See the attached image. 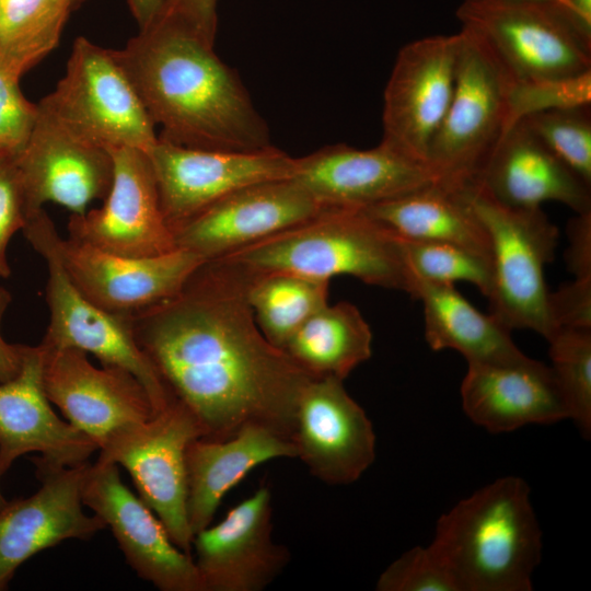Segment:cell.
Here are the masks:
<instances>
[{
    "label": "cell",
    "instance_id": "1",
    "mask_svg": "<svg viewBox=\"0 0 591 591\" xmlns=\"http://www.w3.org/2000/svg\"><path fill=\"white\" fill-rule=\"evenodd\" d=\"M252 276L225 258L205 260L174 296L130 315L132 333L201 438L224 440L257 425L292 441L299 398L314 376L260 332L247 301Z\"/></svg>",
    "mask_w": 591,
    "mask_h": 591
},
{
    "label": "cell",
    "instance_id": "2",
    "mask_svg": "<svg viewBox=\"0 0 591 591\" xmlns=\"http://www.w3.org/2000/svg\"><path fill=\"white\" fill-rule=\"evenodd\" d=\"M160 138L202 149L271 147L269 129L236 72L181 20L163 14L114 50Z\"/></svg>",
    "mask_w": 591,
    "mask_h": 591
},
{
    "label": "cell",
    "instance_id": "3",
    "mask_svg": "<svg viewBox=\"0 0 591 591\" xmlns=\"http://www.w3.org/2000/svg\"><path fill=\"white\" fill-rule=\"evenodd\" d=\"M542 546L529 485L505 476L442 514L429 548L457 591H530Z\"/></svg>",
    "mask_w": 591,
    "mask_h": 591
},
{
    "label": "cell",
    "instance_id": "4",
    "mask_svg": "<svg viewBox=\"0 0 591 591\" xmlns=\"http://www.w3.org/2000/svg\"><path fill=\"white\" fill-rule=\"evenodd\" d=\"M255 274L289 273L321 281L351 276L409 292L402 241L359 209L329 208L227 256Z\"/></svg>",
    "mask_w": 591,
    "mask_h": 591
},
{
    "label": "cell",
    "instance_id": "5",
    "mask_svg": "<svg viewBox=\"0 0 591 591\" xmlns=\"http://www.w3.org/2000/svg\"><path fill=\"white\" fill-rule=\"evenodd\" d=\"M489 241V313L503 326L531 329L546 340L557 331L544 276L553 262L558 230L542 208L505 206L475 184L460 188Z\"/></svg>",
    "mask_w": 591,
    "mask_h": 591
},
{
    "label": "cell",
    "instance_id": "6",
    "mask_svg": "<svg viewBox=\"0 0 591 591\" xmlns=\"http://www.w3.org/2000/svg\"><path fill=\"white\" fill-rule=\"evenodd\" d=\"M37 107L73 136L107 151L148 152L159 138L114 49L83 36L73 42L63 77Z\"/></svg>",
    "mask_w": 591,
    "mask_h": 591
},
{
    "label": "cell",
    "instance_id": "7",
    "mask_svg": "<svg viewBox=\"0 0 591 591\" xmlns=\"http://www.w3.org/2000/svg\"><path fill=\"white\" fill-rule=\"evenodd\" d=\"M22 232L47 266L49 323L40 344L46 348H76L92 354L102 366L130 372L147 390L155 414L164 409L172 399L135 339L130 315L104 311L78 291L58 253L60 235L44 209Z\"/></svg>",
    "mask_w": 591,
    "mask_h": 591
},
{
    "label": "cell",
    "instance_id": "8",
    "mask_svg": "<svg viewBox=\"0 0 591 591\" xmlns=\"http://www.w3.org/2000/svg\"><path fill=\"white\" fill-rule=\"evenodd\" d=\"M453 95L426 163L438 183L460 189L474 183L509 128L511 80L491 54L461 28Z\"/></svg>",
    "mask_w": 591,
    "mask_h": 591
},
{
    "label": "cell",
    "instance_id": "9",
    "mask_svg": "<svg viewBox=\"0 0 591 591\" xmlns=\"http://www.w3.org/2000/svg\"><path fill=\"white\" fill-rule=\"evenodd\" d=\"M462 30L491 54L512 83L563 79L591 71L588 49L552 3L463 0Z\"/></svg>",
    "mask_w": 591,
    "mask_h": 591
},
{
    "label": "cell",
    "instance_id": "10",
    "mask_svg": "<svg viewBox=\"0 0 591 591\" xmlns=\"http://www.w3.org/2000/svg\"><path fill=\"white\" fill-rule=\"evenodd\" d=\"M196 438H201L196 420L172 399L149 420L109 438L97 457L130 474L140 499L160 519L174 544L189 554L194 535L187 518L185 452Z\"/></svg>",
    "mask_w": 591,
    "mask_h": 591
},
{
    "label": "cell",
    "instance_id": "11",
    "mask_svg": "<svg viewBox=\"0 0 591 591\" xmlns=\"http://www.w3.org/2000/svg\"><path fill=\"white\" fill-rule=\"evenodd\" d=\"M164 218L173 233L243 187L291 178L296 158L269 147L256 151L193 148L158 138L147 152Z\"/></svg>",
    "mask_w": 591,
    "mask_h": 591
},
{
    "label": "cell",
    "instance_id": "12",
    "mask_svg": "<svg viewBox=\"0 0 591 591\" xmlns=\"http://www.w3.org/2000/svg\"><path fill=\"white\" fill-rule=\"evenodd\" d=\"M81 499L109 528L139 578L161 591H205L193 556L174 544L155 513L124 484L116 464L88 463Z\"/></svg>",
    "mask_w": 591,
    "mask_h": 591
},
{
    "label": "cell",
    "instance_id": "13",
    "mask_svg": "<svg viewBox=\"0 0 591 591\" xmlns=\"http://www.w3.org/2000/svg\"><path fill=\"white\" fill-rule=\"evenodd\" d=\"M460 47L459 32L399 49L383 94V141L426 163L453 95Z\"/></svg>",
    "mask_w": 591,
    "mask_h": 591
},
{
    "label": "cell",
    "instance_id": "14",
    "mask_svg": "<svg viewBox=\"0 0 591 591\" xmlns=\"http://www.w3.org/2000/svg\"><path fill=\"white\" fill-rule=\"evenodd\" d=\"M109 152L114 162L109 192L100 208L71 213L68 237L127 257L175 251V236L164 218L147 152L135 148Z\"/></svg>",
    "mask_w": 591,
    "mask_h": 591
},
{
    "label": "cell",
    "instance_id": "15",
    "mask_svg": "<svg viewBox=\"0 0 591 591\" xmlns=\"http://www.w3.org/2000/svg\"><path fill=\"white\" fill-rule=\"evenodd\" d=\"M43 348L48 399L97 449L117 432L155 415L147 390L130 372L112 366L97 368L86 352L76 348Z\"/></svg>",
    "mask_w": 591,
    "mask_h": 591
},
{
    "label": "cell",
    "instance_id": "16",
    "mask_svg": "<svg viewBox=\"0 0 591 591\" xmlns=\"http://www.w3.org/2000/svg\"><path fill=\"white\" fill-rule=\"evenodd\" d=\"M291 179L324 209L359 210L437 182L425 162L383 140L367 150L338 143L296 158Z\"/></svg>",
    "mask_w": 591,
    "mask_h": 591
},
{
    "label": "cell",
    "instance_id": "17",
    "mask_svg": "<svg viewBox=\"0 0 591 591\" xmlns=\"http://www.w3.org/2000/svg\"><path fill=\"white\" fill-rule=\"evenodd\" d=\"M344 381L314 378L298 402L292 441L297 457L320 482L349 485L375 460L376 437L364 409Z\"/></svg>",
    "mask_w": 591,
    "mask_h": 591
},
{
    "label": "cell",
    "instance_id": "18",
    "mask_svg": "<svg viewBox=\"0 0 591 591\" xmlns=\"http://www.w3.org/2000/svg\"><path fill=\"white\" fill-rule=\"evenodd\" d=\"M57 247L78 291L119 315H135L174 296L206 260L184 248L152 257L120 256L61 236Z\"/></svg>",
    "mask_w": 591,
    "mask_h": 591
},
{
    "label": "cell",
    "instance_id": "19",
    "mask_svg": "<svg viewBox=\"0 0 591 591\" xmlns=\"http://www.w3.org/2000/svg\"><path fill=\"white\" fill-rule=\"evenodd\" d=\"M192 547L205 591H262L290 561L289 549L273 537L268 487L258 488L218 524L197 532Z\"/></svg>",
    "mask_w": 591,
    "mask_h": 591
},
{
    "label": "cell",
    "instance_id": "20",
    "mask_svg": "<svg viewBox=\"0 0 591 591\" xmlns=\"http://www.w3.org/2000/svg\"><path fill=\"white\" fill-rule=\"evenodd\" d=\"M325 210L291 178L243 187L175 232L177 248L204 259L227 256L300 224Z\"/></svg>",
    "mask_w": 591,
    "mask_h": 591
},
{
    "label": "cell",
    "instance_id": "21",
    "mask_svg": "<svg viewBox=\"0 0 591 591\" xmlns=\"http://www.w3.org/2000/svg\"><path fill=\"white\" fill-rule=\"evenodd\" d=\"M86 464L57 467L34 462L39 488L0 508V591L35 554L66 540H90L105 528L97 515L83 511Z\"/></svg>",
    "mask_w": 591,
    "mask_h": 591
},
{
    "label": "cell",
    "instance_id": "22",
    "mask_svg": "<svg viewBox=\"0 0 591 591\" xmlns=\"http://www.w3.org/2000/svg\"><path fill=\"white\" fill-rule=\"evenodd\" d=\"M15 157L31 218L47 202L84 213L93 201H103L112 186L111 152L73 136L39 109Z\"/></svg>",
    "mask_w": 591,
    "mask_h": 591
},
{
    "label": "cell",
    "instance_id": "23",
    "mask_svg": "<svg viewBox=\"0 0 591 591\" xmlns=\"http://www.w3.org/2000/svg\"><path fill=\"white\" fill-rule=\"evenodd\" d=\"M45 350L22 345L19 373L0 382V477L30 452L33 462L71 467L88 463L97 445L50 406L43 381Z\"/></svg>",
    "mask_w": 591,
    "mask_h": 591
},
{
    "label": "cell",
    "instance_id": "24",
    "mask_svg": "<svg viewBox=\"0 0 591 591\" xmlns=\"http://www.w3.org/2000/svg\"><path fill=\"white\" fill-rule=\"evenodd\" d=\"M463 410L489 432L569 419L551 367L528 357L517 362H471L461 384Z\"/></svg>",
    "mask_w": 591,
    "mask_h": 591
},
{
    "label": "cell",
    "instance_id": "25",
    "mask_svg": "<svg viewBox=\"0 0 591 591\" xmlns=\"http://www.w3.org/2000/svg\"><path fill=\"white\" fill-rule=\"evenodd\" d=\"M512 208L557 201L576 213L591 212V186L563 163L522 121L503 134L474 183Z\"/></svg>",
    "mask_w": 591,
    "mask_h": 591
},
{
    "label": "cell",
    "instance_id": "26",
    "mask_svg": "<svg viewBox=\"0 0 591 591\" xmlns=\"http://www.w3.org/2000/svg\"><path fill=\"white\" fill-rule=\"evenodd\" d=\"M294 459V443L257 425L224 440L196 438L185 452L187 518L193 535L209 526L224 495L256 466Z\"/></svg>",
    "mask_w": 591,
    "mask_h": 591
},
{
    "label": "cell",
    "instance_id": "27",
    "mask_svg": "<svg viewBox=\"0 0 591 591\" xmlns=\"http://www.w3.org/2000/svg\"><path fill=\"white\" fill-rule=\"evenodd\" d=\"M422 303L425 338L434 351L453 349L471 362H517L528 358L510 329L493 314L478 311L454 285L410 277L409 292Z\"/></svg>",
    "mask_w": 591,
    "mask_h": 591
},
{
    "label": "cell",
    "instance_id": "28",
    "mask_svg": "<svg viewBox=\"0 0 591 591\" xmlns=\"http://www.w3.org/2000/svg\"><path fill=\"white\" fill-rule=\"evenodd\" d=\"M362 210L398 239L454 243L490 257L487 233L461 189L434 182Z\"/></svg>",
    "mask_w": 591,
    "mask_h": 591
},
{
    "label": "cell",
    "instance_id": "29",
    "mask_svg": "<svg viewBox=\"0 0 591 591\" xmlns=\"http://www.w3.org/2000/svg\"><path fill=\"white\" fill-rule=\"evenodd\" d=\"M283 350L314 378L345 380L372 354L369 324L354 304H325L290 337Z\"/></svg>",
    "mask_w": 591,
    "mask_h": 591
},
{
    "label": "cell",
    "instance_id": "30",
    "mask_svg": "<svg viewBox=\"0 0 591 591\" xmlns=\"http://www.w3.org/2000/svg\"><path fill=\"white\" fill-rule=\"evenodd\" d=\"M252 274L248 304L263 335L280 349L306 320L328 303V281L289 273Z\"/></svg>",
    "mask_w": 591,
    "mask_h": 591
},
{
    "label": "cell",
    "instance_id": "31",
    "mask_svg": "<svg viewBox=\"0 0 591 591\" xmlns=\"http://www.w3.org/2000/svg\"><path fill=\"white\" fill-rule=\"evenodd\" d=\"M77 0H0V63L22 77L59 43Z\"/></svg>",
    "mask_w": 591,
    "mask_h": 591
},
{
    "label": "cell",
    "instance_id": "32",
    "mask_svg": "<svg viewBox=\"0 0 591 591\" xmlns=\"http://www.w3.org/2000/svg\"><path fill=\"white\" fill-rule=\"evenodd\" d=\"M552 372L569 419L583 437L591 433V329L559 327L547 339Z\"/></svg>",
    "mask_w": 591,
    "mask_h": 591
},
{
    "label": "cell",
    "instance_id": "33",
    "mask_svg": "<svg viewBox=\"0 0 591 591\" xmlns=\"http://www.w3.org/2000/svg\"><path fill=\"white\" fill-rule=\"evenodd\" d=\"M401 241L409 282L410 277L439 285L465 281L488 296L491 286L488 255L454 243Z\"/></svg>",
    "mask_w": 591,
    "mask_h": 591
},
{
    "label": "cell",
    "instance_id": "34",
    "mask_svg": "<svg viewBox=\"0 0 591 591\" xmlns=\"http://www.w3.org/2000/svg\"><path fill=\"white\" fill-rule=\"evenodd\" d=\"M520 120L563 163L591 186L590 106L542 112Z\"/></svg>",
    "mask_w": 591,
    "mask_h": 591
},
{
    "label": "cell",
    "instance_id": "35",
    "mask_svg": "<svg viewBox=\"0 0 591 591\" xmlns=\"http://www.w3.org/2000/svg\"><path fill=\"white\" fill-rule=\"evenodd\" d=\"M590 102L591 71L570 78L511 83L508 91L509 128L533 114L590 106Z\"/></svg>",
    "mask_w": 591,
    "mask_h": 591
},
{
    "label": "cell",
    "instance_id": "36",
    "mask_svg": "<svg viewBox=\"0 0 591 591\" xmlns=\"http://www.w3.org/2000/svg\"><path fill=\"white\" fill-rule=\"evenodd\" d=\"M378 591H457L448 570L429 546H415L392 561L379 576Z\"/></svg>",
    "mask_w": 591,
    "mask_h": 591
},
{
    "label": "cell",
    "instance_id": "37",
    "mask_svg": "<svg viewBox=\"0 0 591 591\" xmlns=\"http://www.w3.org/2000/svg\"><path fill=\"white\" fill-rule=\"evenodd\" d=\"M20 79L0 63V154L21 151L37 119V104L24 96Z\"/></svg>",
    "mask_w": 591,
    "mask_h": 591
},
{
    "label": "cell",
    "instance_id": "38",
    "mask_svg": "<svg viewBox=\"0 0 591 591\" xmlns=\"http://www.w3.org/2000/svg\"><path fill=\"white\" fill-rule=\"evenodd\" d=\"M15 154H0V278L11 275L7 255L11 239L31 219Z\"/></svg>",
    "mask_w": 591,
    "mask_h": 591
},
{
    "label": "cell",
    "instance_id": "39",
    "mask_svg": "<svg viewBox=\"0 0 591 591\" xmlns=\"http://www.w3.org/2000/svg\"><path fill=\"white\" fill-rule=\"evenodd\" d=\"M549 312L556 328L591 329V278H575L549 292Z\"/></svg>",
    "mask_w": 591,
    "mask_h": 591
},
{
    "label": "cell",
    "instance_id": "40",
    "mask_svg": "<svg viewBox=\"0 0 591 591\" xmlns=\"http://www.w3.org/2000/svg\"><path fill=\"white\" fill-rule=\"evenodd\" d=\"M217 9L218 0H167L163 14L181 20L215 44L218 28Z\"/></svg>",
    "mask_w": 591,
    "mask_h": 591
},
{
    "label": "cell",
    "instance_id": "41",
    "mask_svg": "<svg viewBox=\"0 0 591 591\" xmlns=\"http://www.w3.org/2000/svg\"><path fill=\"white\" fill-rule=\"evenodd\" d=\"M565 259L575 278H591V212L576 213L567 225Z\"/></svg>",
    "mask_w": 591,
    "mask_h": 591
},
{
    "label": "cell",
    "instance_id": "42",
    "mask_svg": "<svg viewBox=\"0 0 591 591\" xmlns=\"http://www.w3.org/2000/svg\"><path fill=\"white\" fill-rule=\"evenodd\" d=\"M553 5L578 39L591 50V0H557Z\"/></svg>",
    "mask_w": 591,
    "mask_h": 591
},
{
    "label": "cell",
    "instance_id": "43",
    "mask_svg": "<svg viewBox=\"0 0 591 591\" xmlns=\"http://www.w3.org/2000/svg\"><path fill=\"white\" fill-rule=\"evenodd\" d=\"M11 301L10 291L0 286V382L13 379L20 371L22 360V345L8 343L1 333V324Z\"/></svg>",
    "mask_w": 591,
    "mask_h": 591
},
{
    "label": "cell",
    "instance_id": "44",
    "mask_svg": "<svg viewBox=\"0 0 591 591\" xmlns=\"http://www.w3.org/2000/svg\"><path fill=\"white\" fill-rule=\"evenodd\" d=\"M167 0H127L139 30L154 23L165 11Z\"/></svg>",
    "mask_w": 591,
    "mask_h": 591
},
{
    "label": "cell",
    "instance_id": "45",
    "mask_svg": "<svg viewBox=\"0 0 591 591\" xmlns=\"http://www.w3.org/2000/svg\"><path fill=\"white\" fill-rule=\"evenodd\" d=\"M522 1L541 2V3H552V2H556L557 0H522Z\"/></svg>",
    "mask_w": 591,
    "mask_h": 591
},
{
    "label": "cell",
    "instance_id": "46",
    "mask_svg": "<svg viewBox=\"0 0 591 591\" xmlns=\"http://www.w3.org/2000/svg\"><path fill=\"white\" fill-rule=\"evenodd\" d=\"M7 503V500L5 498L3 497L2 493H1V489H0V508Z\"/></svg>",
    "mask_w": 591,
    "mask_h": 591
},
{
    "label": "cell",
    "instance_id": "47",
    "mask_svg": "<svg viewBox=\"0 0 591 591\" xmlns=\"http://www.w3.org/2000/svg\"><path fill=\"white\" fill-rule=\"evenodd\" d=\"M77 1H79V0H77Z\"/></svg>",
    "mask_w": 591,
    "mask_h": 591
},
{
    "label": "cell",
    "instance_id": "48",
    "mask_svg": "<svg viewBox=\"0 0 591 591\" xmlns=\"http://www.w3.org/2000/svg\"><path fill=\"white\" fill-rule=\"evenodd\" d=\"M2 154V153H1Z\"/></svg>",
    "mask_w": 591,
    "mask_h": 591
}]
</instances>
